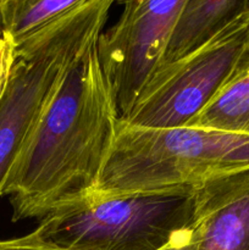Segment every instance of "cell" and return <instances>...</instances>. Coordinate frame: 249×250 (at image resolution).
<instances>
[{
  "label": "cell",
  "instance_id": "cell-1",
  "mask_svg": "<svg viewBox=\"0 0 249 250\" xmlns=\"http://www.w3.org/2000/svg\"><path fill=\"white\" fill-rule=\"evenodd\" d=\"M120 119L95 43L71 63L2 182L12 221L92 202Z\"/></svg>",
  "mask_w": 249,
  "mask_h": 250
},
{
  "label": "cell",
  "instance_id": "cell-2",
  "mask_svg": "<svg viewBox=\"0 0 249 250\" xmlns=\"http://www.w3.org/2000/svg\"><path fill=\"white\" fill-rule=\"evenodd\" d=\"M249 168V136L183 126H133L120 119L90 203L192 192L212 176Z\"/></svg>",
  "mask_w": 249,
  "mask_h": 250
},
{
  "label": "cell",
  "instance_id": "cell-3",
  "mask_svg": "<svg viewBox=\"0 0 249 250\" xmlns=\"http://www.w3.org/2000/svg\"><path fill=\"white\" fill-rule=\"evenodd\" d=\"M116 1L121 0H82L16 46V62L0 98V188L71 63L98 43Z\"/></svg>",
  "mask_w": 249,
  "mask_h": 250
},
{
  "label": "cell",
  "instance_id": "cell-4",
  "mask_svg": "<svg viewBox=\"0 0 249 250\" xmlns=\"http://www.w3.org/2000/svg\"><path fill=\"white\" fill-rule=\"evenodd\" d=\"M192 224V192H170L77 205L43 217L37 229L72 250H160Z\"/></svg>",
  "mask_w": 249,
  "mask_h": 250
},
{
  "label": "cell",
  "instance_id": "cell-5",
  "mask_svg": "<svg viewBox=\"0 0 249 250\" xmlns=\"http://www.w3.org/2000/svg\"><path fill=\"white\" fill-rule=\"evenodd\" d=\"M249 53V15L239 11L205 43L163 63L141 89L127 116L133 126H187L221 89Z\"/></svg>",
  "mask_w": 249,
  "mask_h": 250
},
{
  "label": "cell",
  "instance_id": "cell-6",
  "mask_svg": "<svg viewBox=\"0 0 249 250\" xmlns=\"http://www.w3.org/2000/svg\"><path fill=\"white\" fill-rule=\"evenodd\" d=\"M116 23L103 32L98 54L121 119L163 62L186 0H122Z\"/></svg>",
  "mask_w": 249,
  "mask_h": 250
},
{
  "label": "cell",
  "instance_id": "cell-7",
  "mask_svg": "<svg viewBox=\"0 0 249 250\" xmlns=\"http://www.w3.org/2000/svg\"><path fill=\"white\" fill-rule=\"evenodd\" d=\"M192 198L194 250H249V168L208 178Z\"/></svg>",
  "mask_w": 249,
  "mask_h": 250
},
{
  "label": "cell",
  "instance_id": "cell-8",
  "mask_svg": "<svg viewBox=\"0 0 249 250\" xmlns=\"http://www.w3.org/2000/svg\"><path fill=\"white\" fill-rule=\"evenodd\" d=\"M241 6L242 0H186L161 65L177 60L205 43Z\"/></svg>",
  "mask_w": 249,
  "mask_h": 250
},
{
  "label": "cell",
  "instance_id": "cell-9",
  "mask_svg": "<svg viewBox=\"0 0 249 250\" xmlns=\"http://www.w3.org/2000/svg\"><path fill=\"white\" fill-rule=\"evenodd\" d=\"M187 126L249 136V53Z\"/></svg>",
  "mask_w": 249,
  "mask_h": 250
},
{
  "label": "cell",
  "instance_id": "cell-10",
  "mask_svg": "<svg viewBox=\"0 0 249 250\" xmlns=\"http://www.w3.org/2000/svg\"><path fill=\"white\" fill-rule=\"evenodd\" d=\"M0 250H72L46 241L38 229L17 238L0 241Z\"/></svg>",
  "mask_w": 249,
  "mask_h": 250
},
{
  "label": "cell",
  "instance_id": "cell-11",
  "mask_svg": "<svg viewBox=\"0 0 249 250\" xmlns=\"http://www.w3.org/2000/svg\"><path fill=\"white\" fill-rule=\"evenodd\" d=\"M16 62V44L7 34L0 33V98L6 89Z\"/></svg>",
  "mask_w": 249,
  "mask_h": 250
},
{
  "label": "cell",
  "instance_id": "cell-12",
  "mask_svg": "<svg viewBox=\"0 0 249 250\" xmlns=\"http://www.w3.org/2000/svg\"><path fill=\"white\" fill-rule=\"evenodd\" d=\"M194 237H193L192 227L181 232L172 242L160 250H194Z\"/></svg>",
  "mask_w": 249,
  "mask_h": 250
},
{
  "label": "cell",
  "instance_id": "cell-13",
  "mask_svg": "<svg viewBox=\"0 0 249 250\" xmlns=\"http://www.w3.org/2000/svg\"><path fill=\"white\" fill-rule=\"evenodd\" d=\"M242 7H243L249 15V0H242Z\"/></svg>",
  "mask_w": 249,
  "mask_h": 250
}]
</instances>
